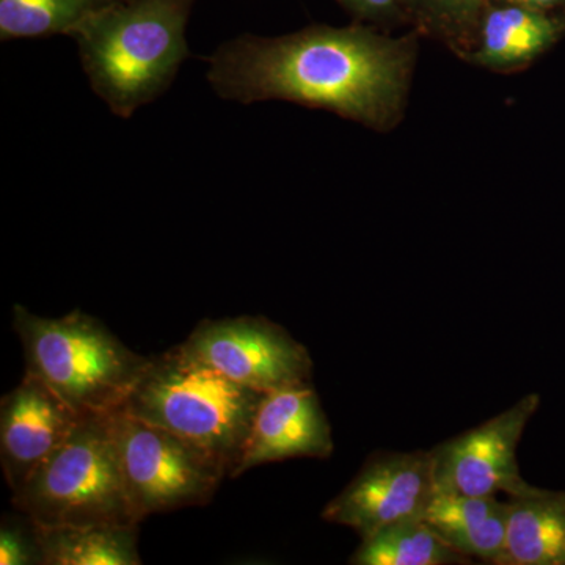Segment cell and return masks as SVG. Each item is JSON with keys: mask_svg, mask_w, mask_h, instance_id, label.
Listing matches in <instances>:
<instances>
[{"mask_svg": "<svg viewBox=\"0 0 565 565\" xmlns=\"http://www.w3.org/2000/svg\"><path fill=\"white\" fill-rule=\"evenodd\" d=\"M33 523V522H32ZM40 564L139 565L137 525H57L33 523Z\"/></svg>", "mask_w": 565, "mask_h": 565, "instance_id": "cell-15", "label": "cell"}, {"mask_svg": "<svg viewBox=\"0 0 565 565\" xmlns=\"http://www.w3.org/2000/svg\"><path fill=\"white\" fill-rule=\"evenodd\" d=\"M0 564H40L39 546H36L31 520H29L28 527L9 522V520L2 523V530H0Z\"/></svg>", "mask_w": 565, "mask_h": 565, "instance_id": "cell-18", "label": "cell"}, {"mask_svg": "<svg viewBox=\"0 0 565 565\" xmlns=\"http://www.w3.org/2000/svg\"><path fill=\"white\" fill-rule=\"evenodd\" d=\"M423 520L456 552L500 564L508 531V503L497 497L435 493Z\"/></svg>", "mask_w": 565, "mask_h": 565, "instance_id": "cell-12", "label": "cell"}, {"mask_svg": "<svg viewBox=\"0 0 565 565\" xmlns=\"http://www.w3.org/2000/svg\"><path fill=\"white\" fill-rule=\"evenodd\" d=\"M508 6L526 7V9L548 11L564 6L565 0H503Z\"/></svg>", "mask_w": 565, "mask_h": 565, "instance_id": "cell-21", "label": "cell"}, {"mask_svg": "<svg viewBox=\"0 0 565 565\" xmlns=\"http://www.w3.org/2000/svg\"><path fill=\"white\" fill-rule=\"evenodd\" d=\"M82 416L40 379L24 374L0 404V460L11 492L31 476L73 433Z\"/></svg>", "mask_w": 565, "mask_h": 565, "instance_id": "cell-10", "label": "cell"}, {"mask_svg": "<svg viewBox=\"0 0 565 565\" xmlns=\"http://www.w3.org/2000/svg\"><path fill=\"white\" fill-rule=\"evenodd\" d=\"M333 449L332 427L311 382L288 386L264 394L232 478L297 457L327 459Z\"/></svg>", "mask_w": 565, "mask_h": 565, "instance_id": "cell-11", "label": "cell"}, {"mask_svg": "<svg viewBox=\"0 0 565 565\" xmlns=\"http://www.w3.org/2000/svg\"><path fill=\"white\" fill-rule=\"evenodd\" d=\"M13 505L35 525H139L122 479L110 414L82 416Z\"/></svg>", "mask_w": 565, "mask_h": 565, "instance_id": "cell-5", "label": "cell"}, {"mask_svg": "<svg viewBox=\"0 0 565 565\" xmlns=\"http://www.w3.org/2000/svg\"><path fill=\"white\" fill-rule=\"evenodd\" d=\"M111 430L134 516L210 503L225 468L181 437L118 408Z\"/></svg>", "mask_w": 565, "mask_h": 565, "instance_id": "cell-6", "label": "cell"}, {"mask_svg": "<svg viewBox=\"0 0 565 565\" xmlns=\"http://www.w3.org/2000/svg\"><path fill=\"white\" fill-rule=\"evenodd\" d=\"M541 403L527 394L503 414L430 449L437 493L515 497L531 487L520 476L516 448Z\"/></svg>", "mask_w": 565, "mask_h": 565, "instance_id": "cell-8", "label": "cell"}, {"mask_svg": "<svg viewBox=\"0 0 565 565\" xmlns=\"http://www.w3.org/2000/svg\"><path fill=\"white\" fill-rule=\"evenodd\" d=\"M500 565H565V493L531 487L511 497Z\"/></svg>", "mask_w": 565, "mask_h": 565, "instance_id": "cell-13", "label": "cell"}, {"mask_svg": "<svg viewBox=\"0 0 565 565\" xmlns=\"http://www.w3.org/2000/svg\"><path fill=\"white\" fill-rule=\"evenodd\" d=\"M193 0H120L74 33L93 93L115 117L161 98L191 57L185 28Z\"/></svg>", "mask_w": 565, "mask_h": 565, "instance_id": "cell-2", "label": "cell"}, {"mask_svg": "<svg viewBox=\"0 0 565 565\" xmlns=\"http://www.w3.org/2000/svg\"><path fill=\"white\" fill-rule=\"evenodd\" d=\"M344 2L366 17H384L396 7L397 0H344Z\"/></svg>", "mask_w": 565, "mask_h": 565, "instance_id": "cell-20", "label": "cell"}, {"mask_svg": "<svg viewBox=\"0 0 565 565\" xmlns=\"http://www.w3.org/2000/svg\"><path fill=\"white\" fill-rule=\"evenodd\" d=\"M180 345L230 381L259 393L308 384L313 374L307 348L263 316L207 319Z\"/></svg>", "mask_w": 565, "mask_h": 565, "instance_id": "cell-7", "label": "cell"}, {"mask_svg": "<svg viewBox=\"0 0 565 565\" xmlns=\"http://www.w3.org/2000/svg\"><path fill=\"white\" fill-rule=\"evenodd\" d=\"M13 326L24 349L25 374L40 379L79 416L121 408L150 360L82 311L41 318L14 305Z\"/></svg>", "mask_w": 565, "mask_h": 565, "instance_id": "cell-4", "label": "cell"}, {"mask_svg": "<svg viewBox=\"0 0 565 565\" xmlns=\"http://www.w3.org/2000/svg\"><path fill=\"white\" fill-rule=\"evenodd\" d=\"M435 493L430 451L382 452L323 508L322 519L370 537L386 526L423 519Z\"/></svg>", "mask_w": 565, "mask_h": 565, "instance_id": "cell-9", "label": "cell"}, {"mask_svg": "<svg viewBox=\"0 0 565 565\" xmlns=\"http://www.w3.org/2000/svg\"><path fill=\"white\" fill-rule=\"evenodd\" d=\"M351 564L355 565H455L470 557L446 544L423 519L405 520L362 539Z\"/></svg>", "mask_w": 565, "mask_h": 565, "instance_id": "cell-16", "label": "cell"}, {"mask_svg": "<svg viewBox=\"0 0 565 565\" xmlns=\"http://www.w3.org/2000/svg\"><path fill=\"white\" fill-rule=\"evenodd\" d=\"M264 394L174 345L150 356L121 408L202 449L232 478Z\"/></svg>", "mask_w": 565, "mask_h": 565, "instance_id": "cell-3", "label": "cell"}, {"mask_svg": "<svg viewBox=\"0 0 565 565\" xmlns=\"http://www.w3.org/2000/svg\"><path fill=\"white\" fill-rule=\"evenodd\" d=\"M564 24L546 11L505 6L484 18L478 50L471 62L486 68L512 70L526 65L553 46Z\"/></svg>", "mask_w": 565, "mask_h": 565, "instance_id": "cell-14", "label": "cell"}, {"mask_svg": "<svg viewBox=\"0 0 565 565\" xmlns=\"http://www.w3.org/2000/svg\"><path fill=\"white\" fill-rule=\"evenodd\" d=\"M414 58L407 40L362 28H313L226 41L206 58V77L226 102L281 99L385 129L399 118Z\"/></svg>", "mask_w": 565, "mask_h": 565, "instance_id": "cell-1", "label": "cell"}, {"mask_svg": "<svg viewBox=\"0 0 565 565\" xmlns=\"http://www.w3.org/2000/svg\"><path fill=\"white\" fill-rule=\"evenodd\" d=\"M418 2L441 28L457 31L473 22L484 7L486 0H418Z\"/></svg>", "mask_w": 565, "mask_h": 565, "instance_id": "cell-19", "label": "cell"}, {"mask_svg": "<svg viewBox=\"0 0 565 565\" xmlns=\"http://www.w3.org/2000/svg\"><path fill=\"white\" fill-rule=\"evenodd\" d=\"M120 0H0V40L71 35Z\"/></svg>", "mask_w": 565, "mask_h": 565, "instance_id": "cell-17", "label": "cell"}]
</instances>
